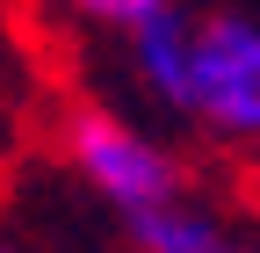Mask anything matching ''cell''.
Segmentation results:
<instances>
[{
  "mask_svg": "<svg viewBox=\"0 0 260 253\" xmlns=\"http://www.w3.org/2000/svg\"><path fill=\"white\" fill-rule=\"evenodd\" d=\"M174 116L239 160H260V8L232 0L188 15V73Z\"/></svg>",
  "mask_w": 260,
  "mask_h": 253,
  "instance_id": "7a4b0ae2",
  "label": "cell"
},
{
  "mask_svg": "<svg viewBox=\"0 0 260 253\" xmlns=\"http://www.w3.org/2000/svg\"><path fill=\"white\" fill-rule=\"evenodd\" d=\"M116 58H123V80L145 94L152 109H181V73H188V8H159L152 22H138L130 37H116Z\"/></svg>",
  "mask_w": 260,
  "mask_h": 253,
  "instance_id": "3957f363",
  "label": "cell"
},
{
  "mask_svg": "<svg viewBox=\"0 0 260 253\" xmlns=\"http://www.w3.org/2000/svg\"><path fill=\"white\" fill-rule=\"evenodd\" d=\"M0 253H29V246H22V239H8V232H0Z\"/></svg>",
  "mask_w": 260,
  "mask_h": 253,
  "instance_id": "52a82bcc",
  "label": "cell"
},
{
  "mask_svg": "<svg viewBox=\"0 0 260 253\" xmlns=\"http://www.w3.org/2000/svg\"><path fill=\"white\" fill-rule=\"evenodd\" d=\"M58 152H65V167L80 174V188L102 196L123 225L195 188V167L181 160V152L159 138L152 123L123 116L109 102H73L65 109L58 116Z\"/></svg>",
  "mask_w": 260,
  "mask_h": 253,
  "instance_id": "6da1fadb",
  "label": "cell"
},
{
  "mask_svg": "<svg viewBox=\"0 0 260 253\" xmlns=\"http://www.w3.org/2000/svg\"><path fill=\"white\" fill-rule=\"evenodd\" d=\"M123 232H130V253H217L239 225L203 196V188H188V196L159 203V210H145V217H130Z\"/></svg>",
  "mask_w": 260,
  "mask_h": 253,
  "instance_id": "277c9868",
  "label": "cell"
},
{
  "mask_svg": "<svg viewBox=\"0 0 260 253\" xmlns=\"http://www.w3.org/2000/svg\"><path fill=\"white\" fill-rule=\"evenodd\" d=\"M217 253H260V232H253V225H239V232H232V239H224Z\"/></svg>",
  "mask_w": 260,
  "mask_h": 253,
  "instance_id": "8992f818",
  "label": "cell"
},
{
  "mask_svg": "<svg viewBox=\"0 0 260 253\" xmlns=\"http://www.w3.org/2000/svg\"><path fill=\"white\" fill-rule=\"evenodd\" d=\"M159 8H174V0H51V15L58 22H73V29H94V37H130L138 22H152Z\"/></svg>",
  "mask_w": 260,
  "mask_h": 253,
  "instance_id": "5b68a950",
  "label": "cell"
}]
</instances>
